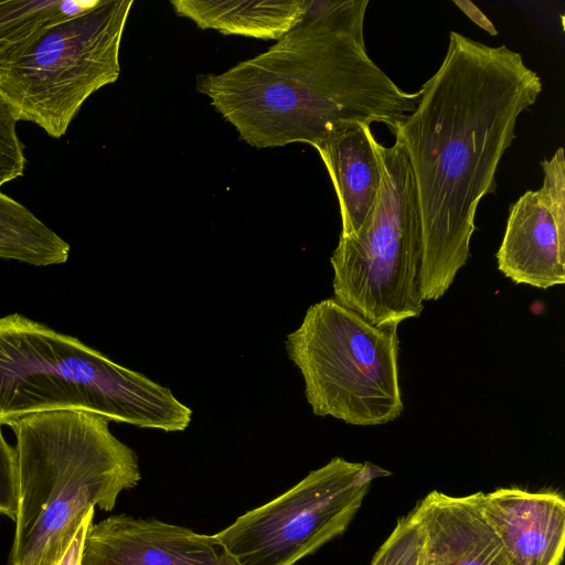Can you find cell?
<instances>
[{"mask_svg": "<svg viewBox=\"0 0 565 565\" xmlns=\"http://www.w3.org/2000/svg\"><path fill=\"white\" fill-rule=\"evenodd\" d=\"M542 88L520 53L451 31L415 110L392 131L415 182L423 301L443 297L467 263L479 202L494 192L518 117Z\"/></svg>", "mask_w": 565, "mask_h": 565, "instance_id": "1", "label": "cell"}, {"mask_svg": "<svg viewBox=\"0 0 565 565\" xmlns=\"http://www.w3.org/2000/svg\"><path fill=\"white\" fill-rule=\"evenodd\" d=\"M196 88L257 148L316 147L351 122H382L392 132L419 100L371 60L364 35L303 21L264 53L201 75Z\"/></svg>", "mask_w": 565, "mask_h": 565, "instance_id": "2", "label": "cell"}, {"mask_svg": "<svg viewBox=\"0 0 565 565\" xmlns=\"http://www.w3.org/2000/svg\"><path fill=\"white\" fill-rule=\"evenodd\" d=\"M7 426L15 438L18 495L9 565H58L89 509L110 511L137 486V455L92 413H36Z\"/></svg>", "mask_w": 565, "mask_h": 565, "instance_id": "3", "label": "cell"}, {"mask_svg": "<svg viewBox=\"0 0 565 565\" xmlns=\"http://www.w3.org/2000/svg\"><path fill=\"white\" fill-rule=\"evenodd\" d=\"M57 411L168 433L184 430L192 419L170 388L79 339L20 313L0 317V426Z\"/></svg>", "mask_w": 565, "mask_h": 565, "instance_id": "4", "label": "cell"}, {"mask_svg": "<svg viewBox=\"0 0 565 565\" xmlns=\"http://www.w3.org/2000/svg\"><path fill=\"white\" fill-rule=\"evenodd\" d=\"M285 344L315 415L355 426L401 416L397 326H375L329 298L308 308Z\"/></svg>", "mask_w": 565, "mask_h": 565, "instance_id": "5", "label": "cell"}, {"mask_svg": "<svg viewBox=\"0 0 565 565\" xmlns=\"http://www.w3.org/2000/svg\"><path fill=\"white\" fill-rule=\"evenodd\" d=\"M382 181L375 204L355 236L339 237L330 262L334 299L379 327L423 311L420 225L407 156L395 141L375 140Z\"/></svg>", "mask_w": 565, "mask_h": 565, "instance_id": "6", "label": "cell"}, {"mask_svg": "<svg viewBox=\"0 0 565 565\" xmlns=\"http://www.w3.org/2000/svg\"><path fill=\"white\" fill-rule=\"evenodd\" d=\"M132 0H100L62 21L0 71V95L15 118L60 138L84 102L120 74L119 49Z\"/></svg>", "mask_w": 565, "mask_h": 565, "instance_id": "7", "label": "cell"}, {"mask_svg": "<svg viewBox=\"0 0 565 565\" xmlns=\"http://www.w3.org/2000/svg\"><path fill=\"white\" fill-rule=\"evenodd\" d=\"M388 471L333 458L214 534L239 565H295L345 531L372 481Z\"/></svg>", "mask_w": 565, "mask_h": 565, "instance_id": "8", "label": "cell"}, {"mask_svg": "<svg viewBox=\"0 0 565 565\" xmlns=\"http://www.w3.org/2000/svg\"><path fill=\"white\" fill-rule=\"evenodd\" d=\"M79 565H239L214 535L157 519L111 515L88 527Z\"/></svg>", "mask_w": 565, "mask_h": 565, "instance_id": "9", "label": "cell"}, {"mask_svg": "<svg viewBox=\"0 0 565 565\" xmlns=\"http://www.w3.org/2000/svg\"><path fill=\"white\" fill-rule=\"evenodd\" d=\"M499 270L515 284L540 289L565 282V209L541 190L524 192L509 210L497 253Z\"/></svg>", "mask_w": 565, "mask_h": 565, "instance_id": "10", "label": "cell"}, {"mask_svg": "<svg viewBox=\"0 0 565 565\" xmlns=\"http://www.w3.org/2000/svg\"><path fill=\"white\" fill-rule=\"evenodd\" d=\"M479 501L512 565L561 564L565 546L562 495L501 488L479 492Z\"/></svg>", "mask_w": 565, "mask_h": 565, "instance_id": "11", "label": "cell"}, {"mask_svg": "<svg viewBox=\"0 0 565 565\" xmlns=\"http://www.w3.org/2000/svg\"><path fill=\"white\" fill-rule=\"evenodd\" d=\"M423 536L420 565H512L486 519L479 492H429L414 509Z\"/></svg>", "mask_w": 565, "mask_h": 565, "instance_id": "12", "label": "cell"}, {"mask_svg": "<svg viewBox=\"0 0 565 565\" xmlns=\"http://www.w3.org/2000/svg\"><path fill=\"white\" fill-rule=\"evenodd\" d=\"M375 140L370 124L351 122L315 147L338 196L340 236L358 235L375 204L382 181Z\"/></svg>", "mask_w": 565, "mask_h": 565, "instance_id": "13", "label": "cell"}, {"mask_svg": "<svg viewBox=\"0 0 565 565\" xmlns=\"http://www.w3.org/2000/svg\"><path fill=\"white\" fill-rule=\"evenodd\" d=\"M170 3L178 15L192 20L201 29L279 40L300 23L307 0H173Z\"/></svg>", "mask_w": 565, "mask_h": 565, "instance_id": "14", "label": "cell"}, {"mask_svg": "<svg viewBox=\"0 0 565 565\" xmlns=\"http://www.w3.org/2000/svg\"><path fill=\"white\" fill-rule=\"evenodd\" d=\"M100 0L0 1V71L9 67L53 25L84 13Z\"/></svg>", "mask_w": 565, "mask_h": 565, "instance_id": "15", "label": "cell"}, {"mask_svg": "<svg viewBox=\"0 0 565 565\" xmlns=\"http://www.w3.org/2000/svg\"><path fill=\"white\" fill-rule=\"evenodd\" d=\"M71 246L29 209L0 192V258L35 267L67 262Z\"/></svg>", "mask_w": 565, "mask_h": 565, "instance_id": "16", "label": "cell"}, {"mask_svg": "<svg viewBox=\"0 0 565 565\" xmlns=\"http://www.w3.org/2000/svg\"><path fill=\"white\" fill-rule=\"evenodd\" d=\"M423 536L414 510L397 521L371 565H420Z\"/></svg>", "mask_w": 565, "mask_h": 565, "instance_id": "17", "label": "cell"}, {"mask_svg": "<svg viewBox=\"0 0 565 565\" xmlns=\"http://www.w3.org/2000/svg\"><path fill=\"white\" fill-rule=\"evenodd\" d=\"M18 119L12 108L0 95V186L24 172V147L17 131Z\"/></svg>", "mask_w": 565, "mask_h": 565, "instance_id": "18", "label": "cell"}, {"mask_svg": "<svg viewBox=\"0 0 565 565\" xmlns=\"http://www.w3.org/2000/svg\"><path fill=\"white\" fill-rule=\"evenodd\" d=\"M17 459L14 447L4 439L0 426V515L15 519Z\"/></svg>", "mask_w": 565, "mask_h": 565, "instance_id": "19", "label": "cell"}, {"mask_svg": "<svg viewBox=\"0 0 565 565\" xmlns=\"http://www.w3.org/2000/svg\"><path fill=\"white\" fill-rule=\"evenodd\" d=\"M95 508L89 509L79 523L58 565H79L86 532L93 523Z\"/></svg>", "mask_w": 565, "mask_h": 565, "instance_id": "20", "label": "cell"}, {"mask_svg": "<svg viewBox=\"0 0 565 565\" xmlns=\"http://www.w3.org/2000/svg\"><path fill=\"white\" fill-rule=\"evenodd\" d=\"M452 2L478 26L486 30L490 35H497L498 31L495 30L492 22L487 18V15L471 1L469 0H452Z\"/></svg>", "mask_w": 565, "mask_h": 565, "instance_id": "21", "label": "cell"}]
</instances>
